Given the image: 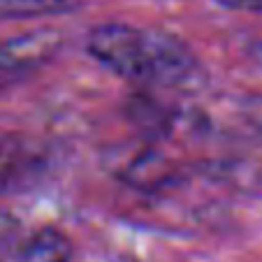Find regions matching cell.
<instances>
[{
	"label": "cell",
	"instance_id": "cell-1",
	"mask_svg": "<svg viewBox=\"0 0 262 262\" xmlns=\"http://www.w3.org/2000/svg\"><path fill=\"white\" fill-rule=\"evenodd\" d=\"M86 49L100 65L137 84L190 89L202 79L198 56L165 30L107 21L89 33Z\"/></svg>",
	"mask_w": 262,
	"mask_h": 262
},
{
	"label": "cell",
	"instance_id": "cell-6",
	"mask_svg": "<svg viewBox=\"0 0 262 262\" xmlns=\"http://www.w3.org/2000/svg\"><path fill=\"white\" fill-rule=\"evenodd\" d=\"M74 0H0V19H40L68 12Z\"/></svg>",
	"mask_w": 262,
	"mask_h": 262
},
{
	"label": "cell",
	"instance_id": "cell-7",
	"mask_svg": "<svg viewBox=\"0 0 262 262\" xmlns=\"http://www.w3.org/2000/svg\"><path fill=\"white\" fill-rule=\"evenodd\" d=\"M242 119L262 139V95H251L242 102Z\"/></svg>",
	"mask_w": 262,
	"mask_h": 262
},
{
	"label": "cell",
	"instance_id": "cell-8",
	"mask_svg": "<svg viewBox=\"0 0 262 262\" xmlns=\"http://www.w3.org/2000/svg\"><path fill=\"white\" fill-rule=\"evenodd\" d=\"M216 3L237 12H262V0H216Z\"/></svg>",
	"mask_w": 262,
	"mask_h": 262
},
{
	"label": "cell",
	"instance_id": "cell-2",
	"mask_svg": "<svg viewBox=\"0 0 262 262\" xmlns=\"http://www.w3.org/2000/svg\"><path fill=\"white\" fill-rule=\"evenodd\" d=\"M51 172L49 146L28 135L0 137V195L26 193Z\"/></svg>",
	"mask_w": 262,
	"mask_h": 262
},
{
	"label": "cell",
	"instance_id": "cell-5",
	"mask_svg": "<svg viewBox=\"0 0 262 262\" xmlns=\"http://www.w3.org/2000/svg\"><path fill=\"white\" fill-rule=\"evenodd\" d=\"M72 260V242L56 228H42L19 242L10 262H70Z\"/></svg>",
	"mask_w": 262,
	"mask_h": 262
},
{
	"label": "cell",
	"instance_id": "cell-3",
	"mask_svg": "<svg viewBox=\"0 0 262 262\" xmlns=\"http://www.w3.org/2000/svg\"><path fill=\"white\" fill-rule=\"evenodd\" d=\"M112 172L119 181L135 190H167L183 179V167L160 148L142 144L128 146L112 156Z\"/></svg>",
	"mask_w": 262,
	"mask_h": 262
},
{
	"label": "cell",
	"instance_id": "cell-4",
	"mask_svg": "<svg viewBox=\"0 0 262 262\" xmlns=\"http://www.w3.org/2000/svg\"><path fill=\"white\" fill-rule=\"evenodd\" d=\"M63 49V33L51 26L19 33L0 45V77L14 79L45 68Z\"/></svg>",
	"mask_w": 262,
	"mask_h": 262
}]
</instances>
